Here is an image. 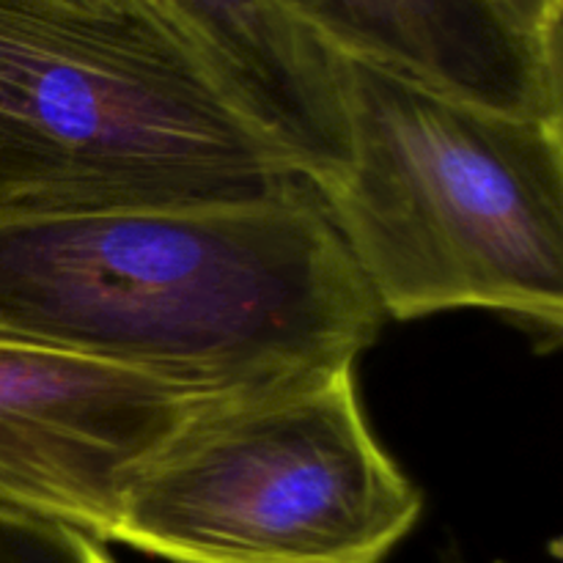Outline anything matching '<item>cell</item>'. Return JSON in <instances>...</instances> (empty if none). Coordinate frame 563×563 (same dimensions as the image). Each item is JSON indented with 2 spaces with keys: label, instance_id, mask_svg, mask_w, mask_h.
Wrapping results in <instances>:
<instances>
[{
  "label": "cell",
  "instance_id": "6da1fadb",
  "mask_svg": "<svg viewBox=\"0 0 563 563\" xmlns=\"http://www.w3.org/2000/svg\"><path fill=\"white\" fill-rule=\"evenodd\" d=\"M383 311L311 187L0 214V335L242 399L374 344Z\"/></svg>",
  "mask_w": 563,
  "mask_h": 563
},
{
  "label": "cell",
  "instance_id": "7a4b0ae2",
  "mask_svg": "<svg viewBox=\"0 0 563 563\" xmlns=\"http://www.w3.org/2000/svg\"><path fill=\"white\" fill-rule=\"evenodd\" d=\"M346 168L313 190L383 317L484 308L563 333V121L341 55Z\"/></svg>",
  "mask_w": 563,
  "mask_h": 563
},
{
  "label": "cell",
  "instance_id": "3957f363",
  "mask_svg": "<svg viewBox=\"0 0 563 563\" xmlns=\"http://www.w3.org/2000/svg\"><path fill=\"white\" fill-rule=\"evenodd\" d=\"M306 187L146 0H0V214Z\"/></svg>",
  "mask_w": 563,
  "mask_h": 563
},
{
  "label": "cell",
  "instance_id": "277c9868",
  "mask_svg": "<svg viewBox=\"0 0 563 563\" xmlns=\"http://www.w3.org/2000/svg\"><path fill=\"white\" fill-rule=\"evenodd\" d=\"M421 506L341 366L203 405L132 473L110 542L174 563H379Z\"/></svg>",
  "mask_w": 563,
  "mask_h": 563
},
{
  "label": "cell",
  "instance_id": "5b68a950",
  "mask_svg": "<svg viewBox=\"0 0 563 563\" xmlns=\"http://www.w3.org/2000/svg\"><path fill=\"white\" fill-rule=\"evenodd\" d=\"M209 399L0 335V506L113 539L132 473Z\"/></svg>",
  "mask_w": 563,
  "mask_h": 563
},
{
  "label": "cell",
  "instance_id": "8992f818",
  "mask_svg": "<svg viewBox=\"0 0 563 563\" xmlns=\"http://www.w3.org/2000/svg\"><path fill=\"white\" fill-rule=\"evenodd\" d=\"M344 58L500 113L563 121L561 47L498 0H278Z\"/></svg>",
  "mask_w": 563,
  "mask_h": 563
},
{
  "label": "cell",
  "instance_id": "52a82bcc",
  "mask_svg": "<svg viewBox=\"0 0 563 563\" xmlns=\"http://www.w3.org/2000/svg\"><path fill=\"white\" fill-rule=\"evenodd\" d=\"M311 190L346 168L341 55L278 0H146Z\"/></svg>",
  "mask_w": 563,
  "mask_h": 563
},
{
  "label": "cell",
  "instance_id": "ba28073f",
  "mask_svg": "<svg viewBox=\"0 0 563 563\" xmlns=\"http://www.w3.org/2000/svg\"><path fill=\"white\" fill-rule=\"evenodd\" d=\"M0 563H115L88 533L0 506Z\"/></svg>",
  "mask_w": 563,
  "mask_h": 563
},
{
  "label": "cell",
  "instance_id": "9c48e42d",
  "mask_svg": "<svg viewBox=\"0 0 563 563\" xmlns=\"http://www.w3.org/2000/svg\"><path fill=\"white\" fill-rule=\"evenodd\" d=\"M528 33L548 44H561L563 0H498Z\"/></svg>",
  "mask_w": 563,
  "mask_h": 563
},
{
  "label": "cell",
  "instance_id": "30bf717a",
  "mask_svg": "<svg viewBox=\"0 0 563 563\" xmlns=\"http://www.w3.org/2000/svg\"><path fill=\"white\" fill-rule=\"evenodd\" d=\"M47 3H64V5H82V9H97V5L115 3V0H47Z\"/></svg>",
  "mask_w": 563,
  "mask_h": 563
},
{
  "label": "cell",
  "instance_id": "8fae6325",
  "mask_svg": "<svg viewBox=\"0 0 563 563\" xmlns=\"http://www.w3.org/2000/svg\"><path fill=\"white\" fill-rule=\"evenodd\" d=\"M500 563H504V561H500Z\"/></svg>",
  "mask_w": 563,
  "mask_h": 563
}]
</instances>
